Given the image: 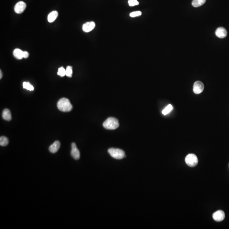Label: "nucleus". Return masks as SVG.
Here are the masks:
<instances>
[{
	"label": "nucleus",
	"instance_id": "obj_13",
	"mask_svg": "<svg viewBox=\"0 0 229 229\" xmlns=\"http://www.w3.org/2000/svg\"><path fill=\"white\" fill-rule=\"evenodd\" d=\"M2 117L3 119L7 121H10L12 119V115L9 109H6L3 111Z\"/></svg>",
	"mask_w": 229,
	"mask_h": 229
},
{
	"label": "nucleus",
	"instance_id": "obj_14",
	"mask_svg": "<svg viewBox=\"0 0 229 229\" xmlns=\"http://www.w3.org/2000/svg\"><path fill=\"white\" fill-rule=\"evenodd\" d=\"M13 55L17 59H21L23 58V51L19 48H16L13 51Z\"/></svg>",
	"mask_w": 229,
	"mask_h": 229
},
{
	"label": "nucleus",
	"instance_id": "obj_6",
	"mask_svg": "<svg viewBox=\"0 0 229 229\" xmlns=\"http://www.w3.org/2000/svg\"><path fill=\"white\" fill-rule=\"evenodd\" d=\"M70 154H71V156L75 160H79L80 158V152L78 149L77 145L74 143H73L71 144V150Z\"/></svg>",
	"mask_w": 229,
	"mask_h": 229
},
{
	"label": "nucleus",
	"instance_id": "obj_20",
	"mask_svg": "<svg viewBox=\"0 0 229 229\" xmlns=\"http://www.w3.org/2000/svg\"><path fill=\"white\" fill-rule=\"evenodd\" d=\"M57 75L61 77H63L66 75V70L63 67L59 68L58 69Z\"/></svg>",
	"mask_w": 229,
	"mask_h": 229
},
{
	"label": "nucleus",
	"instance_id": "obj_12",
	"mask_svg": "<svg viewBox=\"0 0 229 229\" xmlns=\"http://www.w3.org/2000/svg\"><path fill=\"white\" fill-rule=\"evenodd\" d=\"M58 16V13L56 11H53L49 14L48 16V21L49 23H52L55 21Z\"/></svg>",
	"mask_w": 229,
	"mask_h": 229
},
{
	"label": "nucleus",
	"instance_id": "obj_15",
	"mask_svg": "<svg viewBox=\"0 0 229 229\" xmlns=\"http://www.w3.org/2000/svg\"><path fill=\"white\" fill-rule=\"evenodd\" d=\"M206 0H193L192 2V6L195 7H198L202 6L206 3Z\"/></svg>",
	"mask_w": 229,
	"mask_h": 229
},
{
	"label": "nucleus",
	"instance_id": "obj_1",
	"mask_svg": "<svg viewBox=\"0 0 229 229\" xmlns=\"http://www.w3.org/2000/svg\"><path fill=\"white\" fill-rule=\"evenodd\" d=\"M58 109L63 112H68L73 109V106L68 99L63 98L60 99L57 103Z\"/></svg>",
	"mask_w": 229,
	"mask_h": 229
},
{
	"label": "nucleus",
	"instance_id": "obj_18",
	"mask_svg": "<svg viewBox=\"0 0 229 229\" xmlns=\"http://www.w3.org/2000/svg\"><path fill=\"white\" fill-rule=\"evenodd\" d=\"M23 88L26 89L27 90L33 91L34 89L33 86H32L29 82H24L23 84Z\"/></svg>",
	"mask_w": 229,
	"mask_h": 229
},
{
	"label": "nucleus",
	"instance_id": "obj_16",
	"mask_svg": "<svg viewBox=\"0 0 229 229\" xmlns=\"http://www.w3.org/2000/svg\"><path fill=\"white\" fill-rule=\"evenodd\" d=\"M9 140L7 137L5 136H1L0 137V145L1 146H6L9 144Z\"/></svg>",
	"mask_w": 229,
	"mask_h": 229
},
{
	"label": "nucleus",
	"instance_id": "obj_9",
	"mask_svg": "<svg viewBox=\"0 0 229 229\" xmlns=\"http://www.w3.org/2000/svg\"><path fill=\"white\" fill-rule=\"evenodd\" d=\"M96 24L94 22H88L85 23L82 26V30L86 32H91L95 28Z\"/></svg>",
	"mask_w": 229,
	"mask_h": 229
},
{
	"label": "nucleus",
	"instance_id": "obj_19",
	"mask_svg": "<svg viewBox=\"0 0 229 229\" xmlns=\"http://www.w3.org/2000/svg\"><path fill=\"white\" fill-rule=\"evenodd\" d=\"M73 74V70H72V67L70 66H68L67 67L66 69V75L68 77H71Z\"/></svg>",
	"mask_w": 229,
	"mask_h": 229
},
{
	"label": "nucleus",
	"instance_id": "obj_21",
	"mask_svg": "<svg viewBox=\"0 0 229 229\" xmlns=\"http://www.w3.org/2000/svg\"><path fill=\"white\" fill-rule=\"evenodd\" d=\"M128 3H129V6H133L138 5L139 3L137 0H129Z\"/></svg>",
	"mask_w": 229,
	"mask_h": 229
},
{
	"label": "nucleus",
	"instance_id": "obj_4",
	"mask_svg": "<svg viewBox=\"0 0 229 229\" xmlns=\"http://www.w3.org/2000/svg\"><path fill=\"white\" fill-rule=\"evenodd\" d=\"M185 162L188 166L191 167L196 166L198 163V159L197 155L194 154H190L186 157Z\"/></svg>",
	"mask_w": 229,
	"mask_h": 229
},
{
	"label": "nucleus",
	"instance_id": "obj_10",
	"mask_svg": "<svg viewBox=\"0 0 229 229\" xmlns=\"http://www.w3.org/2000/svg\"><path fill=\"white\" fill-rule=\"evenodd\" d=\"M215 34L217 37L219 38H224L228 34L227 30L223 27H219L216 30Z\"/></svg>",
	"mask_w": 229,
	"mask_h": 229
},
{
	"label": "nucleus",
	"instance_id": "obj_23",
	"mask_svg": "<svg viewBox=\"0 0 229 229\" xmlns=\"http://www.w3.org/2000/svg\"><path fill=\"white\" fill-rule=\"evenodd\" d=\"M29 56V54L28 52H23V58H27Z\"/></svg>",
	"mask_w": 229,
	"mask_h": 229
},
{
	"label": "nucleus",
	"instance_id": "obj_22",
	"mask_svg": "<svg viewBox=\"0 0 229 229\" xmlns=\"http://www.w3.org/2000/svg\"><path fill=\"white\" fill-rule=\"evenodd\" d=\"M141 14L142 12L141 11L134 12L130 14V16L132 17H136L141 16Z\"/></svg>",
	"mask_w": 229,
	"mask_h": 229
},
{
	"label": "nucleus",
	"instance_id": "obj_17",
	"mask_svg": "<svg viewBox=\"0 0 229 229\" xmlns=\"http://www.w3.org/2000/svg\"><path fill=\"white\" fill-rule=\"evenodd\" d=\"M173 109V107L172 104H169L162 111V113L164 115H166L170 113Z\"/></svg>",
	"mask_w": 229,
	"mask_h": 229
},
{
	"label": "nucleus",
	"instance_id": "obj_24",
	"mask_svg": "<svg viewBox=\"0 0 229 229\" xmlns=\"http://www.w3.org/2000/svg\"><path fill=\"white\" fill-rule=\"evenodd\" d=\"M0 74H0L1 75V76H0V79H1L2 77V73L1 70V71H0Z\"/></svg>",
	"mask_w": 229,
	"mask_h": 229
},
{
	"label": "nucleus",
	"instance_id": "obj_7",
	"mask_svg": "<svg viewBox=\"0 0 229 229\" xmlns=\"http://www.w3.org/2000/svg\"><path fill=\"white\" fill-rule=\"evenodd\" d=\"M26 5L23 1L18 2L14 6V12L17 14H21L24 11L26 8Z\"/></svg>",
	"mask_w": 229,
	"mask_h": 229
},
{
	"label": "nucleus",
	"instance_id": "obj_2",
	"mask_svg": "<svg viewBox=\"0 0 229 229\" xmlns=\"http://www.w3.org/2000/svg\"><path fill=\"white\" fill-rule=\"evenodd\" d=\"M103 127L107 130H114L119 126L118 119L113 117H110L103 123Z\"/></svg>",
	"mask_w": 229,
	"mask_h": 229
},
{
	"label": "nucleus",
	"instance_id": "obj_3",
	"mask_svg": "<svg viewBox=\"0 0 229 229\" xmlns=\"http://www.w3.org/2000/svg\"><path fill=\"white\" fill-rule=\"evenodd\" d=\"M109 154L113 158L121 160L125 157V152L121 149L110 148L108 150Z\"/></svg>",
	"mask_w": 229,
	"mask_h": 229
},
{
	"label": "nucleus",
	"instance_id": "obj_8",
	"mask_svg": "<svg viewBox=\"0 0 229 229\" xmlns=\"http://www.w3.org/2000/svg\"><path fill=\"white\" fill-rule=\"evenodd\" d=\"M212 218L216 221H222L225 218V213L222 210H218L213 213Z\"/></svg>",
	"mask_w": 229,
	"mask_h": 229
},
{
	"label": "nucleus",
	"instance_id": "obj_11",
	"mask_svg": "<svg viewBox=\"0 0 229 229\" xmlns=\"http://www.w3.org/2000/svg\"><path fill=\"white\" fill-rule=\"evenodd\" d=\"M60 147V143L59 141H56L50 146L49 150L52 153L57 152Z\"/></svg>",
	"mask_w": 229,
	"mask_h": 229
},
{
	"label": "nucleus",
	"instance_id": "obj_5",
	"mask_svg": "<svg viewBox=\"0 0 229 229\" xmlns=\"http://www.w3.org/2000/svg\"><path fill=\"white\" fill-rule=\"evenodd\" d=\"M205 86L204 84L199 81H196L193 86V91L196 94L201 93L204 90Z\"/></svg>",
	"mask_w": 229,
	"mask_h": 229
}]
</instances>
